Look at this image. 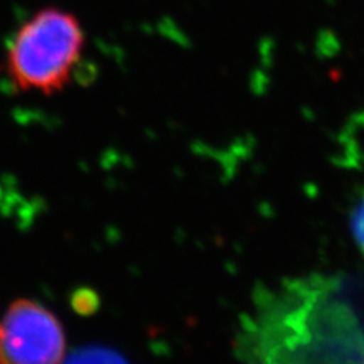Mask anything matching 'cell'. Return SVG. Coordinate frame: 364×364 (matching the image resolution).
Returning <instances> with one entry per match:
<instances>
[{"label":"cell","mask_w":364,"mask_h":364,"mask_svg":"<svg viewBox=\"0 0 364 364\" xmlns=\"http://www.w3.org/2000/svg\"><path fill=\"white\" fill-rule=\"evenodd\" d=\"M84 49L85 32L77 17L44 8L16 31L6 50V75L23 93L52 96L70 84Z\"/></svg>","instance_id":"1"},{"label":"cell","mask_w":364,"mask_h":364,"mask_svg":"<svg viewBox=\"0 0 364 364\" xmlns=\"http://www.w3.org/2000/svg\"><path fill=\"white\" fill-rule=\"evenodd\" d=\"M65 354L61 322L40 302L21 298L0 318V364H60Z\"/></svg>","instance_id":"2"},{"label":"cell","mask_w":364,"mask_h":364,"mask_svg":"<svg viewBox=\"0 0 364 364\" xmlns=\"http://www.w3.org/2000/svg\"><path fill=\"white\" fill-rule=\"evenodd\" d=\"M63 364H129L122 354L105 346H84L76 349Z\"/></svg>","instance_id":"3"},{"label":"cell","mask_w":364,"mask_h":364,"mask_svg":"<svg viewBox=\"0 0 364 364\" xmlns=\"http://www.w3.org/2000/svg\"><path fill=\"white\" fill-rule=\"evenodd\" d=\"M352 235L354 240L364 254V191L355 205L354 211H352Z\"/></svg>","instance_id":"4"},{"label":"cell","mask_w":364,"mask_h":364,"mask_svg":"<svg viewBox=\"0 0 364 364\" xmlns=\"http://www.w3.org/2000/svg\"><path fill=\"white\" fill-rule=\"evenodd\" d=\"M72 305L75 311L81 314H90L97 309V296L91 290H77L73 294Z\"/></svg>","instance_id":"5"}]
</instances>
